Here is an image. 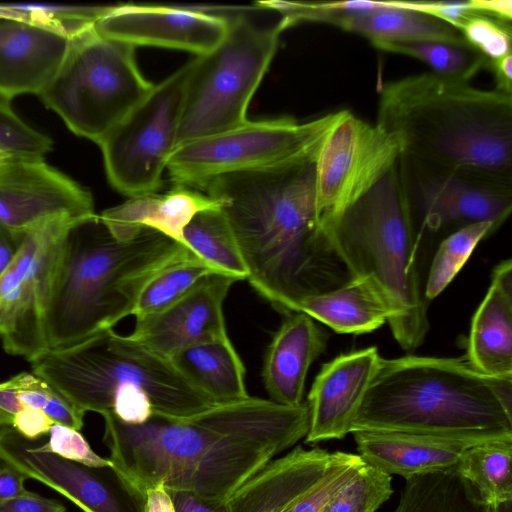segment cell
<instances>
[{
    "mask_svg": "<svg viewBox=\"0 0 512 512\" xmlns=\"http://www.w3.org/2000/svg\"><path fill=\"white\" fill-rule=\"evenodd\" d=\"M114 5L59 6L49 4H0V18L40 23L75 37L89 29Z\"/></svg>",
    "mask_w": 512,
    "mask_h": 512,
    "instance_id": "obj_35",
    "label": "cell"
},
{
    "mask_svg": "<svg viewBox=\"0 0 512 512\" xmlns=\"http://www.w3.org/2000/svg\"><path fill=\"white\" fill-rule=\"evenodd\" d=\"M53 425L43 410L25 407L15 416L12 428L28 440H39Z\"/></svg>",
    "mask_w": 512,
    "mask_h": 512,
    "instance_id": "obj_42",
    "label": "cell"
},
{
    "mask_svg": "<svg viewBox=\"0 0 512 512\" xmlns=\"http://www.w3.org/2000/svg\"><path fill=\"white\" fill-rule=\"evenodd\" d=\"M512 433V377L476 371L463 355L381 357L351 433Z\"/></svg>",
    "mask_w": 512,
    "mask_h": 512,
    "instance_id": "obj_5",
    "label": "cell"
},
{
    "mask_svg": "<svg viewBox=\"0 0 512 512\" xmlns=\"http://www.w3.org/2000/svg\"><path fill=\"white\" fill-rule=\"evenodd\" d=\"M399 157L400 147L393 136L347 110L338 111L315 160L320 225L371 189Z\"/></svg>",
    "mask_w": 512,
    "mask_h": 512,
    "instance_id": "obj_14",
    "label": "cell"
},
{
    "mask_svg": "<svg viewBox=\"0 0 512 512\" xmlns=\"http://www.w3.org/2000/svg\"><path fill=\"white\" fill-rule=\"evenodd\" d=\"M399 167L422 236L485 221L497 230L511 213L512 180L403 156Z\"/></svg>",
    "mask_w": 512,
    "mask_h": 512,
    "instance_id": "obj_13",
    "label": "cell"
},
{
    "mask_svg": "<svg viewBox=\"0 0 512 512\" xmlns=\"http://www.w3.org/2000/svg\"><path fill=\"white\" fill-rule=\"evenodd\" d=\"M42 447L66 460L90 468H112L110 459L95 453L79 430L66 426L54 424L48 442L42 443Z\"/></svg>",
    "mask_w": 512,
    "mask_h": 512,
    "instance_id": "obj_40",
    "label": "cell"
},
{
    "mask_svg": "<svg viewBox=\"0 0 512 512\" xmlns=\"http://www.w3.org/2000/svg\"><path fill=\"white\" fill-rule=\"evenodd\" d=\"M197 190L220 203L250 285L277 311L350 276L328 244L316 209L315 161L215 177Z\"/></svg>",
    "mask_w": 512,
    "mask_h": 512,
    "instance_id": "obj_2",
    "label": "cell"
},
{
    "mask_svg": "<svg viewBox=\"0 0 512 512\" xmlns=\"http://www.w3.org/2000/svg\"><path fill=\"white\" fill-rule=\"evenodd\" d=\"M53 141L26 124L0 100V150L18 157H44L51 151Z\"/></svg>",
    "mask_w": 512,
    "mask_h": 512,
    "instance_id": "obj_38",
    "label": "cell"
},
{
    "mask_svg": "<svg viewBox=\"0 0 512 512\" xmlns=\"http://www.w3.org/2000/svg\"><path fill=\"white\" fill-rule=\"evenodd\" d=\"M320 227L349 276L370 281L379 292L400 347L412 352L421 346L430 327L418 263L423 236L399 159L371 189Z\"/></svg>",
    "mask_w": 512,
    "mask_h": 512,
    "instance_id": "obj_7",
    "label": "cell"
},
{
    "mask_svg": "<svg viewBox=\"0 0 512 512\" xmlns=\"http://www.w3.org/2000/svg\"><path fill=\"white\" fill-rule=\"evenodd\" d=\"M177 370L215 404L249 397L245 367L229 336L191 345L170 358Z\"/></svg>",
    "mask_w": 512,
    "mask_h": 512,
    "instance_id": "obj_27",
    "label": "cell"
},
{
    "mask_svg": "<svg viewBox=\"0 0 512 512\" xmlns=\"http://www.w3.org/2000/svg\"><path fill=\"white\" fill-rule=\"evenodd\" d=\"M364 461L358 454L335 452L326 478L285 512H321L330 499L355 475Z\"/></svg>",
    "mask_w": 512,
    "mask_h": 512,
    "instance_id": "obj_39",
    "label": "cell"
},
{
    "mask_svg": "<svg viewBox=\"0 0 512 512\" xmlns=\"http://www.w3.org/2000/svg\"><path fill=\"white\" fill-rule=\"evenodd\" d=\"M23 239L24 232H13L0 225V276L18 254Z\"/></svg>",
    "mask_w": 512,
    "mask_h": 512,
    "instance_id": "obj_47",
    "label": "cell"
},
{
    "mask_svg": "<svg viewBox=\"0 0 512 512\" xmlns=\"http://www.w3.org/2000/svg\"><path fill=\"white\" fill-rule=\"evenodd\" d=\"M78 220L58 217L24 232L18 254L0 276V340L7 353L31 361L48 350L45 315L52 277L63 238Z\"/></svg>",
    "mask_w": 512,
    "mask_h": 512,
    "instance_id": "obj_12",
    "label": "cell"
},
{
    "mask_svg": "<svg viewBox=\"0 0 512 512\" xmlns=\"http://www.w3.org/2000/svg\"><path fill=\"white\" fill-rule=\"evenodd\" d=\"M90 191L45 162L14 157L0 165V225L23 233L58 217L94 215Z\"/></svg>",
    "mask_w": 512,
    "mask_h": 512,
    "instance_id": "obj_15",
    "label": "cell"
},
{
    "mask_svg": "<svg viewBox=\"0 0 512 512\" xmlns=\"http://www.w3.org/2000/svg\"><path fill=\"white\" fill-rule=\"evenodd\" d=\"M476 11L490 15L504 22L512 18L511 0H471Z\"/></svg>",
    "mask_w": 512,
    "mask_h": 512,
    "instance_id": "obj_49",
    "label": "cell"
},
{
    "mask_svg": "<svg viewBox=\"0 0 512 512\" xmlns=\"http://www.w3.org/2000/svg\"><path fill=\"white\" fill-rule=\"evenodd\" d=\"M196 257L154 229L121 241L97 214L76 221L63 238L52 277L45 315L48 349L68 348L111 329L132 315L156 275Z\"/></svg>",
    "mask_w": 512,
    "mask_h": 512,
    "instance_id": "obj_3",
    "label": "cell"
},
{
    "mask_svg": "<svg viewBox=\"0 0 512 512\" xmlns=\"http://www.w3.org/2000/svg\"><path fill=\"white\" fill-rule=\"evenodd\" d=\"M380 359L378 348L370 346L340 354L322 365L308 394L305 443L342 439L351 433Z\"/></svg>",
    "mask_w": 512,
    "mask_h": 512,
    "instance_id": "obj_19",
    "label": "cell"
},
{
    "mask_svg": "<svg viewBox=\"0 0 512 512\" xmlns=\"http://www.w3.org/2000/svg\"><path fill=\"white\" fill-rule=\"evenodd\" d=\"M392 493L391 475L364 462L321 512H376Z\"/></svg>",
    "mask_w": 512,
    "mask_h": 512,
    "instance_id": "obj_36",
    "label": "cell"
},
{
    "mask_svg": "<svg viewBox=\"0 0 512 512\" xmlns=\"http://www.w3.org/2000/svg\"><path fill=\"white\" fill-rule=\"evenodd\" d=\"M361 459L390 475L405 479L449 469L476 444L512 440V433L430 434L397 431L352 433Z\"/></svg>",
    "mask_w": 512,
    "mask_h": 512,
    "instance_id": "obj_20",
    "label": "cell"
},
{
    "mask_svg": "<svg viewBox=\"0 0 512 512\" xmlns=\"http://www.w3.org/2000/svg\"><path fill=\"white\" fill-rule=\"evenodd\" d=\"M335 452L297 446L271 460L227 499L230 512H285L328 475Z\"/></svg>",
    "mask_w": 512,
    "mask_h": 512,
    "instance_id": "obj_22",
    "label": "cell"
},
{
    "mask_svg": "<svg viewBox=\"0 0 512 512\" xmlns=\"http://www.w3.org/2000/svg\"><path fill=\"white\" fill-rule=\"evenodd\" d=\"M329 334L309 315H286L265 354L262 379L270 400L285 406L303 403L311 364L327 347Z\"/></svg>",
    "mask_w": 512,
    "mask_h": 512,
    "instance_id": "obj_23",
    "label": "cell"
},
{
    "mask_svg": "<svg viewBox=\"0 0 512 512\" xmlns=\"http://www.w3.org/2000/svg\"><path fill=\"white\" fill-rule=\"evenodd\" d=\"M0 512H67V509L55 499L45 498L27 490L0 506Z\"/></svg>",
    "mask_w": 512,
    "mask_h": 512,
    "instance_id": "obj_43",
    "label": "cell"
},
{
    "mask_svg": "<svg viewBox=\"0 0 512 512\" xmlns=\"http://www.w3.org/2000/svg\"><path fill=\"white\" fill-rule=\"evenodd\" d=\"M183 240L186 247L217 272L237 280L248 278L240 248L220 208L198 212L185 227Z\"/></svg>",
    "mask_w": 512,
    "mask_h": 512,
    "instance_id": "obj_30",
    "label": "cell"
},
{
    "mask_svg": "<svg viewBox=\"0 0 512 512\" xmlns=\"http://www.w3.org/2000/svg\"><path fill=\"white\" fill-rule=\"evenodd\" d=\"M72 38L40 23L0 21V100L39 95L63 63Z\"/></svg>",
    "mask_w": 512,
    "mask_h": 512,
    "instance_id": "obj_21",
    "label": "cell"
},
{
    "mask_svg": "<svg viewBox=\"0 0 512 512\" xmlns=\"http://www.w3.org/2000/svg\"><path fill=\"white\" fill-rule=\"evenodd\" d=\"M30 362L35 375L83 412L112 413L128 424L183 419L215 405L170 359L112 328Z\"/></svg>",
    "mask_w": 512,
    "mask_h": 512,
    "instance_id": "obj_6",
    "label": "cell"
},
{
    "mask_svg": "<svg viewBox=\"0 0 512 512\" xmlns=\"http://www.w3.org/2000/svg\"><path fill=\"white\" fill-rule=\"evenodd\" d=\"M100 36L132 46L147 45L204 55L225 37V8L122 4L97 20Z\"/></svg>",
    "mask_w": 512,
    "mask_h": 512,
    "instance_id": "obj_16",
    "label": "cell"
},
{
    "mask_svg": "<svg viewBox=\"0 0 512 512\" xmlns=\"http://www.w3.org/2000/svg\"><path fill=\"white\" fill-rule=\"evenodd\" d=\"M211 208H220V203L193 187L174 185L163 194L130 197L99 216L118 240H130L149 228L185 245V227L198 212Z\"/></svg>",
    "mask_w": 512,
    "mask_h": 512,
    "instance_id": "obj_25",
    "label": "cell"
},
{
    "mask_svg": "<svg viewBox=\"0 0 512 512\" xmlns=\"http://www.w3.org/2000/svg\"><path fill=\"white\" fill-rule=\"evenodd\" d=\"M236 281L225 274L207 275L171 306L136 318L130 338L170 359L191 345L228 337L223 304Z\"/></svg>",
    "mask_w": 512,
    "mask_h": 512,
    "instance_id": "obj_17",
    "label": "cell"
},
{
    "mask_svg": "<svg viewBox=\"0 0 512 512\" xmlns=\"http://www.w3.org/2000/svg\"><path fill=\"white\" fill-rule=\"evenodd\" d=\"M27 479L24 474L0 460V506L25 493Z\"/></svg>",
    "mask_w": 512,
    "mask_h": 512,
    "instance_id": "obj_46",
    "label": "cell"
},
{
    "mask_svg": "<svg viewBox=\"0 0 512 512\" xmlns=\"http://www.w3.org/2000/svg\"><path fill=\"white\" fill-rule=\"evenodd\" d=\"M139 512H176L172 499L163 485L146 491Z\"/></svg>",
    "mask_w": 512,
    "mask_h": 512,
    "instance_id": "obj_48",
    "label": "cell"
},
{
    "mask_svg": "<svg viewBox=\"0 0 512 512\" xmlns=\"http://www.w3.org/2000/svg\"><path fill=\"white\" fill-rule=\"evenodd\" d=\"M167 491L172 499L176 512H230L226 500H208L192 492L183 490Z\"/></svg>",
    "mask_w": 512,
    "mask_h": 512,
    "instance_id": "obj_44",
    "label": "cell"
},
{
    "mask_svg": "<svg viewBox=\"0 0 512 512\" xmlns=\"http://www.w3.org/2000/svg\"><path fill=\"white\" fill-rule=\"evenodd\" d=\"M377 126L400 156L512 180V96L433 72L383 84Z\"/></svg>",
    "mask_w": 512,
    "mask_h": 512,
    "instance_id": "obj_4",
    "label": "cell"
},
{
    "mask_svg": "<svg viewBox=\"0 0 512 512\" xmlns=\"http://www.w3.org/2000/svg\"><path fill=\"white\" fill-rule=\"evenodd\" d=\"M325 23L362 35L371 43L411 41L466 43L455 27L427 13L408 9L406 1H399V6L396 8L362 15L332 17Z\"/></svg>",
    "mask_w": 512,
    "mask_h": 512,
    "instance_id": "obj_28",
    "label": "cell"
},
{
    "mask_svg": "<svg viewBox=\"0 0 512 512\" xmlns=\"http://www.w3.org/2000/svg\"><path fill=\"white\" fill-rule=\"evenodd\" d=\"M0 460L28 479L62 494L84 512H139L104 475L46 451L39 440H28L12 427L0 428Z\"/></svg>",
    "mask_w": 512,
    "mask_h": 512,
    "instance_id": "obj_18",
    "label": "cell"
},
{
    "mask_svg": "<svg viewBox=\"0 0 512 512\" xmlns=\"http://www.w3.org/2000/svg\"><path fill=\"white\" fill-rule=\"evenodd\" d=\"M314 320L342 334L370 333L388 321V307L370 281L350 277L342 285L305 297L297 306Z\"/></svg>",
    "mask_w": 512,
    "mask_h": 512,
    "instance_id": "obj_26",
    "label": "cell"
},
{
    "mask_svg": "<svg viewBox=\"0 0 512 512\" xmlns=\"http://www.w3.org/2000/svg\"><path fill=\"white\" fill-rule=\"evenodd\" d=\"M487 512H512V500H508L495 505H489Z\"/></svg>",
    "mask_w": 512,
    "mask_h": 512,
    "instance_id": "obj_51",
    "label": "cell"
},
{
    "mask_svg": "<svg viewBox=\"0 0 512 512\" xmlns=\"http://www.w3.org/2000/svg\"><path fill=\"white\" fill-rule=\"evenodd\" d=\"M337 112L299 122L291 117L246 120L174 149L167 171L174 185L199 188L215 177L314 162Z\"/></svg>",
    "mask_w": 512,
    "mask_h": 512,
    "instance_id": "obj_10",
    "label": "cell"
},
{
    "mask_svg": "<svg viewBox=\"0 0 512 512\" xmlns=\"http://www.w3.org/2000/svg\"><path fill=\"white\" fill-rule=\"evenodd\" d=\"M464 41L488 61L511 54V28L507 22L474 12L458 26Z\"/></svg>",
    "mask_w": 512,
    "mask_h": 512,
    "instance_id": "obj_37",
    "label": "cell"
},
{
    "mask_svg": "<svg viewBox=\"0 0 512 512\" xmlns=\"http://www.w3.org/2000/svg\"><path fill=\"white\" fill-rule=\"evenodd\" d=\"M376 48L418 59L428 65L433 73L468 82L489 61L467 43L444 41L376 42Z\"/></svg>",
    "mask_w": 512,
    "mask_h": 512,
    "instance_id": "obj_32",
    "label": "cell"
},
{
    "mask_svg": "<svg viewBox=\"0 0 512 512\" xmlns=\"http://www.w3.org/2000/svg\"><path fill=\"white\" fill-rule=\"evenodd\" d=\"M488 67L495 74L497 90L511 95L512 88V54L489 61Z\"/></svg>",
    "mask_w": 512,
    "mask_h": 512,
    "instance_id": "obj_50",
    "label": "cell"
},
{
    "mask_svg": "<svg viewBox=\"0 0 512 512\" xmlns=\"http://www.w3.org/2000/svg\"><path fill=\"white\" fill-rule=\"evenodd\" d=\"M153 87L138 68L134 46L104 38L92 27L72 38L39 96L73 133L99 144Z\"/></svg>",
    "mask_w": 512,
    "mask_h": 512,
    "instance_id": "obj_9",
    "label": "cell"
},
{
    "mask_svg": "<svg viewBox=\"0 0 512 512\" xmlns=\"http://www.w3.org/2000/svg\"><path fill=\"white\" fill-rule=\"evenodd\" d=\"M487 507L452 467L407 478L393 512H487Z\"/></svg>",
    "mask_w": 512,
    "mask_h": 512,
    "instance_id": "obj_29",
    "label": "cell"
},
{
    "mask_svg": "<svg viewBox=\"0 0 512 512\" xmlns=\"http://www.w3.org/2000/svg\"><path fill=\"white\" fill-rule=\"evenodd\" d=\"M512 440L476 444L453 467L486 505L512 500Z\"/></svg>",
    "mask_w": 512,
    "mask_h": 512,
    "instance_id": "obj_31",
    "label": "cell"
},
{
    "mask_svg": "<svg viewBox=\"0 0 512 512\" xmlns=\"http://www.w3.org/2000/svg\"><path fill=\"white\" fill-rule=\"evenodd\" d=\"M102 416L111 470L137 508L158 485L225 501L309 429L307 403L285 406L251 396L183 419L152 416L128 424L112 413Z\"/></svg>",
    "mask_w": 512,
    "mask_h": 512,
    "instance_id": "obj_1",
    "label": "cell"
},
{
    "mask_svg": "<svg viewBox=\"0 0 512 512\" xmlns=\"http://www.w3.org/2000/svg\"><path fill=\"white\" fill-rule=\"evenodd\" d=\"M195 58L154 85L98 144L107 178L130 197L158 192L176 148L188 83Z\"/></svg>",
    "mask_w": 512,
    "mask_h": 512,
    "instance_id": "obj_11",
    "label": "cell"
},
{
    "mask_svg": "<svg viewBox=\"0 0 512 512\" xmlns=\"http://www.w3.org/2000/svg\"><path fill=\"white\" fill-rule=\"evenodd\" d=\"M213 273L219 272L198 257L166 268L142 290L132 315L141 318L166 309L187 294L201 279Z\"/></svg>",
    "mask_w": 512,
    "mask_h": 512,
    "instance_id": "obj_34",
    "label": "cell"
},
{
    "mask_svg": "<svg viewBox=\"0 0 512 512\" xmlns=\"http://www.w3.org/2000/svg\"><path fill=\"white\" fill-rule=\"evenodd\" d=\"M14 157H18V156H13L11 154H8V153L0 150V165H2L3 163L7 162L8 160H10Z\"/></svg>",
    "mask_w": 512,
    "mask_h": 512,
    "instance_id": "obj_52",
    "label": "cell"
},
{
    "mask_svg": "<svg viewBox=\"0 0 512 512\" xmlns=\"http://www.w3.org/2000/svg\"><path fill=\"white\" fill-rule=\"evenodd\" d=\"M464 356L481 374L512 377L511 259L493 269L489 289L472 318Z\"/></svg>",
    "mask_w": 512,
    "mask_h": 512,
    "instance_id": "obj_24",
    "label": "cell"
},
{
    "mask_svg": "<svg viewBox=\"0 0 512 512\" xmlns=\"http://www.w3.org/2000/svg\"><path fill=\"white\" fill-rule=\"evenodd\" d=\"M54 424L81 430L85 412L76 407L55 388L42 409Z\"/></svg>",
    "mask_w": 512,
    "mask_h": 512,
    "instance_id": "obj_41",
    "label": "cell"
},
{
    "mask_svg": "<svg viewBox=\"0 0 512 512\" xmlns=\"http://www.w3.org/2000/svg\"><path fill=\"white\" fill-rule=\"evenodd\" d=\"M18 390V375L0 383V428L12 427L15 416L24 408Z\"/></svg>",
    "mask_w": 512,
    "mask_h": 512,
    "instance_id": "obj_45",
    "label": "cell"
},
{
    "mask_svg": "<svg viewBox=\"0 0 512 512\" xmlns=\"http://www.w3.org/2000/svg\"><path fill=\"white\" fill-rule=\"evenodd\" d=\"M495 231L492 222H476L454 230L442 240L433 257L423 290L428 302L451 283L478 243Z\"/></svg>",
    "mask_w": 512,
    "mask_h": 512,
    "instance_id": "obj_33",
    "label": "cell"
},
{
    "mask_svg": "<svg viewBox=\"0 0 512 512\" xmlns=\"http://www.w3.org/2000/svg\"><path fill=\"white\" fill-rule=\"evenodd\" d=\"M262 8H228V30L209 53L197 56L176 147L244 123L249 103L277 51L280 20L260 22Z\"/></svg>",
    "mask_w": 512,
    "mask_h": 512,
    "instance_id": "obj_8",
    "label": "cell"
}]
</instances>
